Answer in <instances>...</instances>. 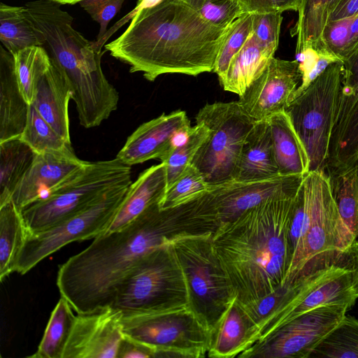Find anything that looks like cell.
I'll use <instances>...</instances> for the list:
<instances>
[{
	"label": "cell",
	"mask_w": 358,
	"mask_h": 358,
	"mask_svg": "<svg viewBox=\"0 0 358 358\" xmlns=\"http://www.w3.org/2000/svg\"><path fill=\"white\" fill-rule=\"evenodd\" d=\"M150 3L138 1L128 28L105 45L110 55L149 81L166 73L196 76L213 71L229 27L213 25L181 0Z\"/></svg>",
	"instance_id": "6da1fadb"
},
{
	"label": "cell",
	"mask_w": 358,
	"mask_h": 358,
	"mask_svg": "<svg viewBox=\"0 0 358 358\" xmlns=\"http://www.w3.org/2000/svg\"><path fill=\"white\" fill-rule=\"evenodd\" d=\"M299 189L222 222L213 233V246L236 304L259 300L286 283L294 252L291 228Z\"/></svg>",
	"instance_id": "7a4b0ae2"
},
{
	"label": "cell",
	"mask_w": 358,
	"mask_h": 358,
	"mask_svg": "<svg viewBox=\"0 0 358 358\" xmlns=\"http://www.w3.org/2000/svg\"><path fill=\"white\" fill-rule=\"evenodd\" d=\"M158 203L127 226L94 238L87 248L59 266V293L77 313L110 306L118 285L140 259L174 241L176 222Z\"/></svg>",
	"instance_id": "3957f363"
},
{
	"label": "cell",
	"mask_w": 358,
	"mask_h": 358,
	"mask_svg": "<svg viewBox=\"0 0 358 358\" xmlns=\"http://www.w3.org/2000/svg\"><path fill=\"white\" fill-rule=\"evenodd\" d=\"M60 5L36 0L24 6L42 36V47L69 83L80 124L95 127L117 109L119 94L103 72L102 52L73 27V17Z\"/></svg>",
	"instance_id": "277c9868"
},
{
	"label": "cell",
	"mask_w": 358,
	"mask_h": 358,
	"mask_svg": "<svg viewBox=\"0 0 358 358\" xmlns=\"http://www.w3.org/2000/svg\"><path fill=\"white\" fill-rule=\"evenodd\" d=\"M294 252L286 282L308 267L336 263L353 243L334 199L328 174L309 171L301 181L291 228Z\"/></svg>",
	"instance_id": "5b68a950"
},
{
	"label": "cell",
	"mask_w": 358,
	"mask_h": 358,
	"mask_svg": "<svg viewBox=\"0 0 358 358\" xmlns=\"http://www.w3.org/2000/svg\"><path fill=\"white\" fill-rule=\"evenodd\" d=\"M110 306L122 317L189 308L185 276L173 246L143 256L118 285Z\"/></svg>",
	"instance_id": "8992f818"
},
{
	"label": "cell",
	"mask_w": 358,
	"mask_h": 358,
	"mask_svg": "<svg viewBox=\"0 0 358 358\" xmlns=\"http://www.w3.org/2000/svg\"><path fill=\"white\" fill-rule=\"evenodd\" d=\"M212 234L186 236L171 244L185 276L189 308L210 338L236 299L214 250Z\"/></svg>",
	"instance_id": "52a82bcc"
},
{
	"label": "cell",
	"mask_w": 358,
	"mask_h": 358,
	"mask_svg": "<svg viewBox=\"0 0 358 358\" xmlns=\"http://www.w3.org/2000/svg\"><path fill=\"white\" fill-rule=\"evenodd\" d=\"M131 184V166L117 157L87 162L71 179L46 199L22 210L27 233H36L83 210L110 189Z\"/></svg>",
	"instance_id": "ba28073f"
},
{
	"label": "cell",
	"mask_w": 358,
	"mask_h": 358,
	"mask_svg": "<svg viewBox=\"0 0 358 358\" xmlns=\"http://www.w3.org/2000/svg\"><path fill=\"white\" fill-rule=\"evenodd\" d=\"M357 298L350 266L333 263L302 273L295 278L289 295L248 331L243 351L266 342L282 327L308 311L331 303L355 304Z\"/></svg>",
	"instance_id": "9c48e42d"
},
{
	"label": "cell",
	"mask_w": 358,
	"mask_h": 358,
	"mask_svg": "<svg viewBox=\"0 0 358 358\" xmlns=\"http://www.w3.org/2000/svg\"><path fill=\"white\" fill-rule=\"evenodd\" d=\"M343 63L331 64L285 109L308 152L310 171L327 173Z\"/></svg>",
	"instance_id": "30bf717a"
},
{
	"label": "cell",
	"mask_w": 358,
	"mask_h": 358,
	"mask_svg": "<svg viewBox=\"0 0 358 358\" xmlns=\"http://www.w3.org/2000/svg\"><path fill=\"white\" fill-rule=\"evenodd\" d=\"M195 120L203 123L210 133L191 164L210 188L232 180L243 143L257 121L238 101L208 103L199 110Z\"/></svg>",
	"instance_id": "8fae6325"
},
{
	"label": "cell",
	"mask_w": 358,
	"mask_h": 358,
	"mask_svg": "<svg viewBox=\"0 0 358 358\" xmlns=\"http://www.w3.org/2000/svg\"><path fill=\"white\" fill-rule=\"evenodd\" d=\"M131 185V184H130ZM130 185L114 187L83 210L36 233H27L15 271L24 275L66 245L95 238L108 229Z\"/></svg>",
	"instance_id": "7c38bea8"
},
{
	"label": "cell",
	"mask_w": 358,
	"mask_h": 358,
	"mask_svg": "<svg viewBox=\"0 0 358 358\" xmlns=\"http://www.w3.org/2000/svg\"><path fill=\"white\" fill-rule=\"evenodd\" d=\"M122 333L150 348L155 357H208L210 334L190 308L122 317Z\"/></svg>",
	"instance_id": "4fadbf2b"
},
{
	"label": "cell",
	"mask_w": 358,
	"mask_h": 358,
	"mask_svg": "<svg viewBox=\"0 0 358 358\" xmlns=\"http://www.w3.org/2000/svg\"><path fill=\"white\" fill-rule=\"evenodd\" d=\"M353 306L351 303H331L317 307L291 320L266 342L248 348L238 357L309 358Z\"/></svg>",
	"instance_id": "5bb4252c"
},
{
	"label": "cell",
	"mask_w": 358,
	"mask_h": 358,
	"mask_svg": "<svg viewBox=\"0 0 358 358\" xmlns=\"http://www.w3.org/2000/svg\"><path fill=\"white\" fill-rule=\"evenodd\" d=\"M301 81L296 59L273 57L262 73L239 96L238 102L255 121L267 120L287 108Z\"/></svg>",
	"instance_id": "9a60e30c"
},
{
	"label": "cell",
	"mask_w": 358,
	"mask_h": 358,
	"mask_svg": "<svg viewBox=\"0 0 358 358\" xmlns=\"http://www.w3.org/2000/svg\"><path fill=\"white\" fill-rule=\"evenodd\" d=\"M87 162L76 155L71 144L60 150L36 153L31 166L16 186L11 199L20 210L45 199L75 176Z\"/></svg>",
	"instance_id": "2e32d148"
},
{
	"label": "cell",
	"mask_w": 358,
	"mask_h": 358,
	"mask_svg": "<svg viewBox=\"0 0 358 358\" xmlns=\"http://www.w3.org/2000/svg\"><path fill=\"white\" fill-rule=\"evenodd\" d=\"M122 313L108 306L90 313H78L63 358H117L124 337Z\"/></svg>",
	"instance_id": "e0dca14e"
},
{
	"label": "cell",
	"mask_w": 358,
	"mask_h": 358,
	"mask_svg": "<svg viewBox=\"0 0 358 358\" xmlns=\"http://www.w3.org/2000/svg\"><path fill=\"white\" fill-rule=\"evenodd\" d=\"M190 125L184 110L163 113L140 125L127 138L116 157L129 166L153 159L164 162L171 153V141L174 134L180 129Z\"/></svg>",
	"instance_id": "ac0fdd59"
},
{
	"label": "cell",
	"mask_w": 358,
	"mask_h": 358,
	"mask_svg": "<svg viewBox=\"0 0 358 358\" xmlns=\"http://www.w3.org/2000/svg\"><path fill=\"white\" fill-rule=\"evenodd\" d=\"M303 177L278 176L250 182L231 180L212 187L209 191L221 221L227 222L269 198L299 189Z\"/></svg>",
	"instance_id": "d6986e66"
},
{
	"label": "cell",
	"mask_w": 358,
	"mask_h": 358,
	"mask_svg": "<svg viewBox=\"0 0 358 358\" xmlns=\"http://www.w3.org/2000/svg\"><path fill=\"white\" fill-rule=\"evenodd\" d=\"M358 159V84L341 87L332 129L327 172Z\"/></svg>",
	"instance_id": "ffe728a7"
},
{
	"label": "cell",
	"mask_w": 358,
	"mask_h": 358,
	"mask_svg": "<svg viewBox=\"0 0 358 358\" xmlns=\"http://www.w3.org/2000/svg\"><path fill=\"white\" fill-rule=\"evenodd\" d=\"M71 95L64 74L51 59L50 66L37 82L31 105L69 143H71L69 103Z\"/></svg>",
	"instance_id": "44dd1931"
},
{
	"label": "cell",
	"mask_w": 358,
	"mask_h": 358,
	"mask_svg": "<svg viewBox=\"0 0 358 358\" xmlns=\"http://www.w3.org/2000/svg\"><path fill=\"white\" fill-rule=\"evenodd\" d=\"M278 176L269 122L257 121L243 143L232 180L250 182Z\"/></svg>",
	"instance_id": "7402d4cb"
},
{
	"label": "cell",
	"mask_w": 358,
	"mask_h": 358,
	"mask_svg": "<svg viewBox=\"0 0 358 358\" xmlns=\"http://www.w3.org/2000/svg\"><path fill=\"white\" fill-rule=\"evenodd\" d=\"M29 104L22 94L13 55L0 50V142L20 137L27 124Z\"/></svg>",
	"instance_id": "603a6c76"
},
{
	"label": "cell",
	"mask_w": 358,
	"mask_h": 358,
	"mask_svg": "<svg viewBox=\"0 0 358 358\" xmlns=\"http://www.w3.org/2000/svg\"><path fill=\"white\" fill-rule=\"evenodd\" d=\"M166 187L164 163L152 166L142 172L129 187L122 203L104 234L127 226L150 206L159 203Z\"/></svg>",
	"instance_id": "cb8c5ba5"
},
{
	"label": "cell",
	"mask_w": 358,
	"mask_h": 358,
	"mask_svg": "<svg viewBox=\"0 0 358 358\" xmlns=\"http://www.w3.org/2000/svg\"><path fill=\"white\" fill-rule=\"evenodd\" d=\"M267 120L271 127L279 174L305 176L310 171V158L289 115L285 110Z\"/></svg>",
	"instance_id": "d4e9b609"
},
{
	"label": "cell",
	"mask_w": 358,
	"mask_h": 358,
	"mask_svg": "<svg viewBox=\"0 0 358 358\" xmlns=\"http://www.w3.org/2000/svg\"><path fill=\"white\" fill-rule=\"evenodd\" d=\"M276 50L263 47L253 34L232 58L220 81L225 91L242 95L264 71Z\"/></svg>",
	"instance_id": "484cf974"
},
{
	"label": "cell",
	"mask_w": 358,
	"mask_h": 358,
	"mask_svg": "<svg viewBox=\"0 0 358 358\" xmlns=\"http://www.w3.org/2000/svg\"><path fill=\"white\" fill-rule=\"evenodd\" d=\"M27 230L21 210L11 199L0 206V280L15 271Z\"/></svg>",
	"instance_id": "4316f807"
},
{
	"label": "cell",
	"mask_w": 358,
	"mask_h": 358,
	"mask_svg": "<svg viewBox=\"0 0 358 358\" xmlns=\"http://www.w3.org/2000/svg\"><path fill=\"white\" fill-rule=\"evenodd\" d=\"M0 41L13 55L29 47L43 46L42 36L25 6L0 3Z\"/></svg>",
	"instance_id": "83f0119b"
},
{
	"label": "cell",
	"mask_w": 358,
	"mask_h": 358,
	"mask_svg": "<svg viewBox=\"0 0 358 358\" xmlns=\"http://www.w3.org/2000/svg\"><path fill=\"white\" fill-rule=\"evenodd\" d=\"M36 152L20 137L0 142V206L11 200Z\"/></svg>",
	"instance_id": "f1b7e54d"
},
{
	"label": "cell",
	"mask_w": 358,
	"mask_h": 358,
	"mask_svg": "<svg viewBox=\"0 0 358 358\" xmlns=\"http://www.w3.org/2000/svg\"><path fill=\"white\" fill-rule=\"evenodd\" d=\"M327 173L339 213L353 243H358V159L347 166L329 170Z\"/></svg>",
	"instance_id": "f546056e"
},
{
	"label": "cell",
	"mask_w": 358,
	"mask_h": 358,
	"mask_svg": "<svg viewBox=\"0 0 358 358\" xmlns=\"http://www.w3.org/2000/svg\"><path fill=\"white\" fill-rule=\"evenodd\" d=\"M340 0H301L298 9L299 17L296 25L291 30L292 36H296V55L307 48L317 51L320 38L329 16Z\"/></svg>",
	"instance_id": "4dcf8cb0"
},
{
	"label": "cell",
	"mask_w": 358,
	"mask_h": 358,
	"mask_svg": "<svg viewBox=\"0 0 358 358\" xmlns=\"http://www.w3.org/2000/svg\"><path fill=\"white\" fill-rule=\"evenodd\" d=\"M248 329L245 320L234 302L211 336L208 357H238L244 350Z\"/></svg>",
	"instance_id": "1f68e13d"
},
{
	"label": "cell",
	"mask_w": 358,
	"mask_h": 358,
	"mask_svg": "<svg viewBox=\"0 0 358 358\" xmlns=\"http://www.w3.org/2000/svg\"><path fill=\"white\" fill-rule=\"evenodd\" d=\"M69 301L61 296L52 310L43 338L32 358H63L76 316Z\"/></svg>",
	"instance_id": "d6a6232c"
},
{
	"label": "cell",
	"mask_w": 358,
	"mask_h": 358,
	"mask_svg": "<svg viewBox=\"0 0 358 358\" xmlns=\"http://www.w3.org/2000/svg\"><path fill=\"white\" fill-rule=\"evenodd\" d=\"M358 358V320L345 315L309 358Z\"/></svg>",
	"instance_id": "836d02e7"
},
{
	"label": "cell",
	"mask_w": 358,
	"mask_h": 358,
	"mask_svg": "<svg viewBox=\"0 0 358 358\" xmlns=\"http://www.w3.org/2000/svg\"><path fill=\"white\" fill-rule=\"evenodd\" d=\"M13 57L20 91L27 103L31 104L37 82L50 66L51 59L42 46L24 48Z\"/></svg>",
	"instance_id": "e575fe53"
},
{
	"label": "cell",
	"mask_w": 358,
	"mask_h": 358,
	"mask_svg": "<svg viewBox=\"0 0 358 358\" xmlns=\"http://www.w3.org/2000/svg\"><path fill=\"white\" fill-rule=\"evenodd\" d=\"M210 187L201 173L190 164L169 186L159 202L161 209L176 207L209 192Z\"/></svg>",
	"instance_id": "d590c367"
},
{
	"label": "cell",
	"mask_w": 358,
	"mask_h": 358,
	"mask_svg": "<svg viewBox=\"0 0 358 358\" xmlns=\"http://www.w3.org/2000/svg\"><path fill=\"white\" fill-rule=\"evenodd\" d=\"M20 138L36 153L60 150L71 144L59 135L31 104H29L27 124Z\"/></svg>",
	"instance_id": "8d00e7d4"
},
{
	"label": "cell",
	"mask_w": 358,
	"mask_h": 358,
	"mask_svg": "<svg viewBox=\"0 0 358 358\" xmlns=\"http://www.w3.org/2000/svg\"><path fill=\"white\" fill-rule=\"evenodd\" d=\"M253 13H245L229 26L220 48L213 72L222 79L232 58L241 50L252 34Z\"/></svg>",
	"instance_id": "74e56055"
},
{
	"label": "cell",
	"mask_w": 358,
	"mask_h": 358,
	"mask_svg": "<svg viewBox=\"0 0 358 358\" xmlns=\"http://www.w3.org/2000/svg\"><path fill=\"white\" fill-rule=\"evenodd\" d=\"M209 129L202 122H196L185 143L175 149L163 163L166 166L167 187L171 186L192 163L197 150L209 135Z\"/></svg>",
	"instance_id": "f35d334b"
},
{
	"label": "cell",
	"mask_w": 358,
	"mask_h": 358,
	"mask_svg": "<svg viewBox=\"0 0 358 358\" xmlns=\"http://www.w3.org/2000/svg\"><path fill=\"white\" fill-rule=\"evenodd\" d=\"M296 60L299 62L301 81L293 94L292 100L306 90L329 66L333 63L341 62L336 57L327 53L317 52L313 48H307L301 53L296 55Z\"/></svg>",
	"instance_id": "ab89813d"
},
{
	"label": "cell",
	"mask_w": 358,
	"mask_h": 358,
	"mask_svg": "<svg viewBox=\"0 0 358 358\" xmlns=\"http://www.w3.org/2000/svg\"><path fill=\"white\" fill-rule=\"evenodd\" d=\"M294 286V280L287 282L274 292L255 301L244 305L235 303L245 320L248 332L271 314L289 295Z\"/></svg>",
	"instance_id": "60d3db41"
},
{
	"label": "cell",
	"mask_w": 358,
	"mask_h": 358,
	"mask_svg": "<svg viewBox=\"0 0 358 358\" xmlns=\"http://www.w3.org/2000/svg\"><path fill=\"white\" fill-rule=\"evenodd\" d=\"M352 20L328 21L322 29L317 52L331 55L344 63Z\"/></svg>",
	"instance_id": "b9f144b4"
},
{
	"label": "cell",
	"mask_w": 358,
	"mask_h": 358,
	"mask_svg": "<svg viewBox=\"0 0 358 358\" xmlns=\"http://www.w3.org/2000/svg\"><path fill=\"white\" fill-rule=\"evenodd\" d=\"M197 11L209 23L222 29L245 13L238 0H206Z\"/></svg>",
	"instance_id": "7bdbcfd3"
},
{
	"label": "cell",
	"mask_w": 358,
	"mask_h": 358,
	"mask_svg": "<svg viewBox=\"0 0 358 358\" xmlns=\"http://www.w3.org/2000/svg\"><path fill=\"white\" fill-rule=\"evenodd\" d=\"M282 21L280 11L253 13L252 34L263 47L277 50Z\"/></svg>",
	"instance_id": "ee69618b"
},
{
	"label": "cell",
	"mask_w": 358,
	"mask_h": 358,
	"mask_svg": "<svg viewBox=\"0 0 358 358\" xmlns=\"http://www.w3.org/2000/svg\"><path fill=\"white\" fill-rule=\"evenodd\" d=\"M124 0H83L80 6L99 24L97 39L102 38L107 32L110 20L119 13Z\"/></svg>",
	"instance_id": "f6af8a7d"
},
{
	"label": "cell",
	"mask_w": 358,
	"mask_h": 358,
	"mask_svg": "<svg viewBox=\"0 0 358 358\" xmlns=\"http://www.w3.org/2000/svg\"><path fill=\"white\" fill-rule=\"evenodd\" d=\"M150 357H155V355L150 348L124 335L117 351V358Z\"/></svg>",
	"instance_id": "bcb514c9"
},
{
	"label": "cell",
	"mask_w": 358,
	"mask_h": 358,
	"mask_svg": "<svg viewBox=\"0 0 358 358\" xmlns=\"http://www.w3.org/2000/svg\"><path fill=\"white\" fill-rule=\"evenodd\" d=\"M358 15V0H340L329 16L328 21L354 17Z\"/></svg>",
	"instance_id": "7dc6e473"
},
{
	"label": "cell",
	"mask_w": 358,
	"mask_h": 358,
	"mask_svg": "<svg viewBox=\"0 0 358 358\" xmlns=\"http://www.w3.org/2000/svg\"><path fill=\"white\" fill-rule=\"evenodd\" d=\"M358 84V50L343 63L342 87H352Z\"/></svg>",
	"instance_id": "c3c4849f"
},
{
	"label": "cell",
	"mask_w": 358,
	"mask_h": 358,
	"mask_svg": "<svg viewBox=\"0 0 358 358\" xmlns=\"http://www.w3.org/2000/svg\"><path fill=\"white\" fill-rule=\"evenodd\" d=\"M244 13H266L275 11L269 0H238Z\"/></svg>",
	"instance_id": "681fc988"
},
{
	"label": "cell",
	"mask_w": 358,
	"mask_h": 358,
	"mask_svg": "<svg viewBox=\"0 0 358 358\" xmlns=\"http://www.w3.org/2000/svg\"><path fill=\"white\" fill-rule=\"evenodd\" d=\"M350 31V38L344 62L348 61L358 50V15L352 17Z\"/></svg>",
	"instance_id": "f907efd6"
},
{
	"label": "cell",
	"mask_w": 358,
	"mask_h": 358,
	"mask_svg": "<svg viewBox=\"0 0 358 358\" xmlns=\"http://www.w3.org/2000/svg\"><path fill=\"white\" fill-rule=\"evenodd\" d=\"M351 257V268L354 271V289L358 297V243H353L348 251V255Z\"/></svg>",
	"instance_id": "816d5d0a"
},
{
	"label": "cell",
	"mask_w": 358,
	"mask_h": 358,
	"mask_svg": "<svg viewBox=\"0 0 358 358\" xmlns=\"http://www.w3.org/2000/svg\"><path fill=\"white\" fill-rule=\"evenodd\" d=\"M301 0H269L273 10L283 12L285 10L298 11Z\"/></svg>",
	"instance_id": "f5cc1de1"
},
{
	"label": "cell",
	"mask_w": 358,
	"mask_h": 358,
	"mask_svg": "<svg viewBox=\"0 0 358 358\" xmlns=\"http://www.w3.org/2000/svg\"><path fill=\"white\" fill-rule=\"evenodd\" d=\"M181 1H185V3H187V4L191 6L193 8H194L195 10H197L199 8H200L201 7L203 3L206 0H181Z\"/></svg>",
	"instance_id": "db71d44e"
},
{
	"label": "cell",
	"mask_w": 358,
	"mask_h": 358,
	"mask_svg": "<svg viewBox=\"0 0 358 358\" xmlns=\"http://www.w3.org/2000/svg\"><path fill=\"white\" fill-rule=\"evenodd\" d=\"M55 3H58L59 4H75L76 3H80L83 0H49Z\"/></svg>",
	"instance_id": "11a10c76"
}]
</instances>
